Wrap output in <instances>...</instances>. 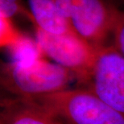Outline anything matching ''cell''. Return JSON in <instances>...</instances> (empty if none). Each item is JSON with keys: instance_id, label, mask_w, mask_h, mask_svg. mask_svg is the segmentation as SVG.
Masks as SVG:
<instances>
[{"instance_id": "52a82bcc", "label": "cell", "mask_w": 124, "mask_h": 124, "mask_svg": "<svg viewBox=\"0 0 124 124\" xmlns=\"http://www.w3.org/2000/svg\"><path fill=\"white\" fill-rule=\"evenodd\" d=\"M32 24L52 34H76L59 13L53 0H28Z\"/></svg>"}, {"instance_id": "3957f363", "label": "cell", "mask_w": 124, "mask_h": 124, "mask_svg": "<svg viewBox=\"0 0 124 124\" xmlns=\"http://www.w3.org/2000/svg\"><path fill=\"white\" fill-rule=\"evenodd\" d=\"M78 36L96 48L112 36L118 8L105 0H53Z\"/></svg>"}, {"instance_id": "30bf717a", "label": "cell", "mask_w": 124, "mask_h": 124, "mask_svg": "<svg viewBox=\"0 0 124 124\" xmlns=\"http://www.w3.org/2000/svg\"><path fill=\"white\" fill-rule=\"evenodd\" d=\"M113 45L124 56V11L118 8L113 34Z\"/></svg>"}, {"instance_id": "8992f818", "label": "cell", "mask_w": 124, "mask_h": 124, "mask_svg": "<svg viewBox=\"0 0 124 124\" xmlns=\"http://www.w3.org/2000/svg\"><path fill=\"white\" fill-rule=\"evenodd\" d=\"M0 124H64L31 99H1Z\"/></svg>"}, {"instance_id": "277c9868", "label": "cell", "mask_w": 124, "mask_h": 124, "mask_svg": "<svg viewBox=\"0 0 124 124\" xmlns=\"http://www.w3.org/2000/svg\"><path fill=\"white\" fill-rule=\"evenodd\" d=\"M36 43L42 53L69 70L84 86L88 85L98 49L77 34H52L34 26Z\"/></svg>"}, {"instance_id": "9c48e42d", "label": "cell", "mask_w": 124, "mask_h": 124, "mask_svg": "<svg viewBox=\"0 0 124 124\" xmlns=\"http://www.w3.org/2000/svg\"><path fill=\"white\" fill-rule=\"evenodd\" d=\"M0 25H1V45L11 48L16 44L23 36L13 25L11 19L0 16Z\"/></svg>"}, {"instance_id": "ba28073f", "label": "cell", "mask_w": 124, "mask_h": 124, "mask_svg": "<svg viewBox=\"0 0 124 124\" xmlns=\"http://www.w3.org/2000/svg\"><path fill=\"white\" fill-rule=\"evenodd\" d=\"M16 15L27 17L31 23L33 21L31 11L23 6L21 0H0V16L12 19Z\"/></svg>"}, {"instance_id": "7a4b0ae2", "label": "cell", "mask_w": 124, "mask_h": 124, "mask_svg": "<svg viewBox=\"0 0 124 124\" xmlns=\"http://www.w3.org/2000/svg\"><path fill=\"white\" fill-rule=\"evenodd\" d=\"M64 124H124V115L89 88L65 89L31 99Z\"/></svg>"}, {"instance_id": "8fae6325", "label": "cell", "mask_w": 124, "mask_h": 124, "mask_svg": "<svg viewBox=\"0 0 124 124\" xmlns=\"http://www.w3.org/2000/svg\"><path fill=\"white\" fill-rule=\"evenodd\" d=\"M109 3L117 8V5H124V0H110Z\"/></svg>"}, {"instance_id": "5b68a950", "label": "cell", "mask_w": 124, "mask_h": 124, "mask_svg": "<svg viewBox=\"0 0 124 124\" xmlns=\"http://www.w3.org/2000/svg\"><path fill=\"white\" fill-rule=\"evenodd\" d=\"M89 88L124 115V56L115 46L99 48Z\"/></svg>"}, {"instance_id": "6da1fadb", "label": "cell", "mask_w": 124, "mask_h": 124, "mask_svg": "<svg viewBox=\"0 0 124 124\" xmlns=\"http://www.w3.org/2000/svg\"><path fill=\"white\" fill-rule=\"evenodd\" d=\"M73 79L75 77L67 69L38 58L2 64L0 82L13 97L33 99L68 89Z\"/></svg>"}]
</instances>
